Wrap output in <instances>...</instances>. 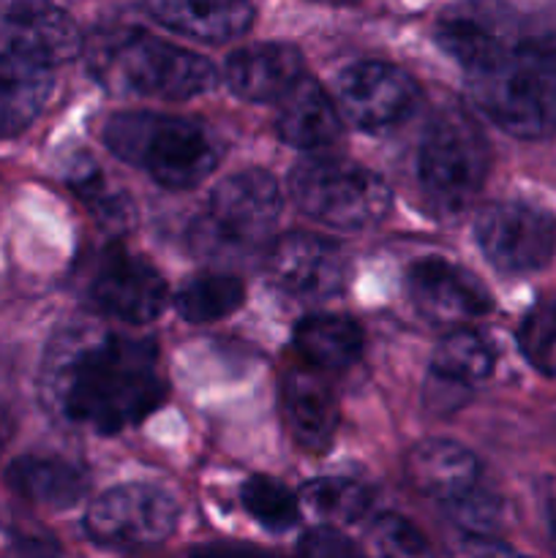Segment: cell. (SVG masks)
Here are the masks:
<instances>
[{
  "instance_id": "1f68e13d",
  "label": "cell",
  "mask_w": 556,
  "mask_h": 558,
  "mask_svg": "<svg viewBox=\"0 0 556 558\" xmlns=\"http://www.w3.org/2000/svg\"><path fill=\"white\" fill-rule=\"evenodd\" d=\"M463 558H527L516 550H510L507 545L496 543V539H485V537H467L463 539Z\"/></svg>"
},
{
  "instance_id": "8992f818",
  "label": "cell",
  "mask_w": 556,
  "mask_h": 558,
  "mask_svg": "<svg viewBox=\"0 0 556 558\" xmlns=\"http://www.w3.org/2000/svg\"><path fill=\"white\" fill-rule=\"evenodd\" d=\"M278 216L281 191L276 180L259 169H249L213 189L205 210L191 229V243L213 259L249 254L270 238Z\"/></svg>"
},
{
  "instance_id": "30bf717a",
  "label": "cell",
  "mask_w": 556,
  "mask_h": 558,
  "mask_svg": "<svg viewBox=\"0 0 556 558\" xmlns=\"http://www.w3.org/2000/svg\"><path fill=\"white\" fill-rule=\"evenodd\" d=\"M420 104V87L392 63L363 60L341 71L336 82V107L360 131H390Z\"/></svg>"
},
{
  "instance_id": "d6a6232c",
  "label": "cell",
  "mask_w": 556,
  "mask_h": 558,
  "mask_svg": "<svg viewBox=\"0 0 556 558\" xmlns=\"http://www.w3.org/2000/svg\"><path fill=\"white\" fill-rule=\"evenodd\" d=\"M191 558H273L262 550L245 548V545H205V548H196Z\"/></svg>"
},
{
  "instance_id": "8fae6325",
  "label": "cell",
  "mask_w": 556,
  "mask_h": 558,
  "mask_svg": "<svg viewBox=\"0 0 556 558\" xmlns=\"http://www.w3.org/2000/svg\"><path fill=\"white\" fill-rule=\"evenodd\" d=\"M265 272L267 281L287 298L316 303L341 292L347 283V259L330 240L292 232L273 245Z\"/></svg>"
},
{
  "instance_id": "ffe728a7",
  "label": "cell",
  "mask_w": 556,
  "mask_h": 558,
  "mask_svg": "<svg viewBox=\"0 0 556 558\" xmlns=\"http://www.w3.org/2000/svg\"><path fill=\"white\" fill-rule=\"evenodd\" d=\"M407 474L423 494L442 505L480 485V461L469 447L450 439H423L409 450Z\"/></svg>"
},
{
  "instance_id": "83f0119b",
  "label": "cell",
  "mask_w": 556,
  "mask_h": 558,
  "mask_svg": "<svg viewBox=\"0 0 556 558\" xmlns=\"http://www.w3.org/2000/svg\"><path fill=\"white\" fill-rule=\"evenodd\" d=\"M445 510L467 537L494 539V534L501 532L507 518L505 501L496 494H491V490L480 488V485L467 490V494L456 496V499L445 501Z\"/></svg>"
},
{
  "instance_id": "4fadbf2b",
  "label": "cell",
  "mask_w": 556,
  "mask_h": 558,
  "mask_svg": "<svg viewBox=\"0 0 556 558\" xmlns=\"http://www.w3.org/2000/svg\"><path fill=\"white\" fill-rule=\"evenodd\" d=\"M407 289L414 308L436 325H463L494 308L488 289L478 278L436 256L409 267Z\"/></svg>"
},
{
  "instance_id": "ac0fdd59",
  "label": "cell",
  "mask_w": 556,
  "mask_h": 558,
  "mask_svg": "<svg viewBox=\"0 0 556 558\" xmlns=\"http://www.w3.org/2000/svg\"><path fill=\"white\" fill-rule=\"evenodd\" d=\"M164 27L205 44L234 41L254 22L251 0H150Z\"/></svg>"
},
{
  "instance_id": "9a60e30c",
  "label": "cell",
  "mask_w": 556,
  "mask_h": 558,
  "mask_svg": "<svg viewBox=\"0 0 556 558\" xmlns=\"http://www.w3.org/2000/svg\"><path fill=\"white\" fill-rule=\"evenodd\" d=\"M283 420L303 450H330L338 428V401L330 385L311 368H292L281 379Z\"/></svg>"
},
{
  "instance_id": "f1b7e54d",
  "label": "cell",
  "mask_w": 556,
  "mask_h": 558,
  "mask_svg": "<svg viewBox=\"0 0 556 558\" xmlns=\"http://www.w3.org/2000/svg\"><path fill=\"white\" fill-rule=\"evenodd\" d=\"M374 539L385 554L396 558H428V543L418 526L401 515H379L374 523Z\"/></svg>"
},
{
  "instance_id": "9c48e42d",
  "label": "cell",
  "mask_w": 556,
  "mask_h": 558,
  "mask_svg": "<svg viewBox=\"0 0 556 558\" xmlns=\"http://www.w3.org/2000/svg\"><path fill=\"white\" fill-rule=\"evenodd\" d=\"M474 238L491 267L507 276L537 272L556 251V221L518 202H496L480 210Z\"/></svg>"
},
{
  "instance_id": "f546056e",
  "label": "cell",
  "mask_w": 556,
  "mask_h": 558,
  "mask_svg": "<svg viewBox=\"0 0 556 558\" xmlns=\"http://www.w3.org/2000/svg\"><path fill=\"white\" fill-rule=\"evenodd\" d=\"M74 189L80 194V199H85L90 205V210H96L101 218L118 223L125 221V202L107 189V180L98 174V169L93 163L76 169Z\"/></svg>"
},
{
  "instance_id": "7a4b0ae2",
  "label": "cell",
  "mask_w": 556,
  "mask_h": 558,
  "mask_svg": "<svg viewBox=\"0 0 556 558\" xmlns=\"http://www.w3.org/2000/svg\"><path fill=\"white\" fill-rule=\"evenodd\" d=\"M474 107L518 140L556 134V41L523 38L501 47L467 71Z\"/></svg>"
},
{
  "instance_id": "2e32d148",
  "label": "cell",
  "mask_w": 556,
  "mask_h": 558,
  "mask_svg": "<svg viewBox=\"0 0 556 558\" xmlns=\"http://www.w3.org/2000/svg\"><path fill=\"white\" fill-rule=\"evenodd\" d=\"M223 76L243 101H281L294 82L303 80V54L292 44H254L227 60Z\"/></svg>"
},
{
  "instance_id": "3957f363",
  "label": "cell",
  "mask_w": 556,
  "mask_h": 558,
  "mask_svg": "<svg viewBox=\"0 0 556 558\" xmlns=\"http://www.w3.org/2000/svg\"><path fill=\"white\" fill-rule=\"evenodd\" d=\"M104 142L120 161L140 167L161 189L189 191L221 161V145L205 123L158 112H118L104 123Z\"/></svg>"
},
{
  "instance_id": "d590c367",
  "label": "cell",
  "mask_w": 556,
  "mask_h": 558,
  "mask_svg": "<svg viewBox=\"0 0 556 558\" xmlns=\"http://www.w3.org/2000/svg\"><path fill=\"white\" fill-rule=\"evenodd\" d=\"M545 311V319H548V325H551V330L556 332V303L551 305V308H543Z\"/></svg>"
},
{
  "instance_id": "d6986e66",
  "label": "cell",
  "mask_w": 556,
  "mask_h": 558,
  "mask_svg": "<svg viewBox=\"0 0 556 558\" xmlns=\"http://www.w3.org/2000/svg\"><path fill=\"white\" fill-rule=\"evenodd\" d=\"M276 129L298 150H325L341 140L343 125L336 101L311 76H303L281 98Z\"/></svg>"
},
{
  "instance_id": "4316f807",
  "label": "cell",
  "mask_w": 556,
  "mask_h": 558,
  "mask_svg": "<svg viewBox=\"0 0 556 558\" xmlns=\"http://www.w3.org/2000/svg\"><path fill=\"white\" fill-rule=\"evenodd\" d=\"M240 501L249 510V515L265 529H270V532H287L300 518L298 496L287 485L276 483L270 477L245 480L243 490H240Z\"/></svg>"
},
{
  "instance_id": "6da1fadb",
  "label": "cell",
  "mask_w": 556,
  "mask_h": 558,
  "mask_svg": "<svg viewBox=\"0 0 556 558\" xmlns=\"http://www.w3.org/2000/svg\"><path fill=\"white\" fill-rule=\"evenodd\" d=\"M47 387L65 420L107 436L140 425L167 398L156 343L107 330L65 338Z\"/></svg>"
},
{
  "instance_id": "5b68a950",
  "label": "cell",
  "mask_w": 556,
  "mask_h": 558,
  "mask_svg": "<svg viewBox=\"0 0 556 558\" xmlns=\"http://www.w3.org/2000/svg\"><path fill=\"white\" fill-rule=\"evenodd\" d=\"M289 191L311 221L338 232L376 227L392 205L390 185L379 174L343 158H309L298 163Z\"/></svg>"
},
{
  "instance_id": "cb8c5ba5",
  "label": "cell",
  "mask_w": 556,
  "mask_h": 558,
  "mask_svg": "<svg viewBox=\"0 0 556 558\" xmlns=\"http://www.w3.org/2000/svg\"><path fill=\"white\" fill-rule=\"evenodd\" d=\"M245 298L243 281L227 272H202L189 278L174 294V308L191 325H210L234 314Z\"/></svg>"
},
{
  "instance_id": "277c9868",
  "label": "cell",
  "mask_w": 556,
  "mask_h": 558,
  "mask_svg": "<svg viewBox=\"0 0 556 558\" xmlns=\"http://www.w3.org/2000/svg\"><path fill=\"white\" fill-rule=\"evenodd\" d=\"M87 58L98 80L125 96L185 101L216 85L210 60L134 27L98 36Z\"/></svg>"
},
{
  "instance_id": "7402d4cb",
  "label": "cell",
  "mask_w": 556,
  "mask_h": 558,
  "mask_svg": "<svg viewBox=\"0 0 556 558\" xmlns=\"http://www.w3.org/2000/svg\"><path fill=\"white\" fill-rule=\"evenodd\" d=\"M9 485L25 499L52 510H69L87 490L85 474L58 458H22L11 463Z\"/></svg>"
},
{
  "instance_id": "484cf974",
  "label": "cell",
  "mask_w": 556,
  "mask_h": 558,
  "mask_svg": "<svg viewBox=\"0 0 556 558\" xmlns=\"http://www.w3.org/2000/svg\"><path fill=\"white\" fill-rule=\"evenodd\" d=\"M436 41L463 69L472 71L483 65L501 47L505 38L491 31L485 22L472 20V16H447L436 27Z\"/></svg>"
},
{
  "instance_id": "603a6c76",
  "label": "cell",
  "mask_w": 556,
  "mask_h": 558,
  "mask_svg": "<svg viewBox=\"0 0 556 558\" xmlns=\"http://www.w3.org/2000/svg\"><path fill=\"white\" fill-rule=\"evenodd\" d=\"M494 371V349L480 332L458 327L447 332L431 357V376L452 387L469 390L478 381L488 379Z\"/></svg>"
},
{
  "instance_id": "4dcf8cb0",
  "label": "cell",
  "mask_w": 556,
  "mask_h": 558,
  "mask_svg": "<svg viewBox=\"0 0 556 558\" xmlns=\"http://www.w3.org/2000/svg\"><path fill=\"white\" fill-rule=\"evenodd\" d=\"M300 558H365L363 550L333 526H316L300 539Z\"/></svg>"
},
{
  "instance_id": "5bb4252c",
  "label": "cell",
  "mask_w": 556,
  "mask_h": 558,
  "mask_svg": "<svg viewBox=\"0 0 556 558\" xmlns=\"http://www.w3.org/2000/svg\"><path fill=\"white\" fill-rule=\"evenodd\" d=\"M52 93V69L27 58L14 41L0 5V136L25 131Z\"/></svg>"
},
{
  "instance_id": "e575fe53",
  "label": "cell",
  "mask_w": 556,
  "mask_h": 558,
  "mask_svg": "<svg viewBox=\"0 0 556 558\" xmlns=\"http://www.w3.org/2000/svg\"><path fill=\"white\" fill-rule=\"evenodd\" d=\"M16 558H55V550L44 543H27L22 545Z\"/></svg>"
},
{
  "instance_id": "44dd1931",
  "label": "cell",
  "mask_w": 556,
  "mask_h": 558,
  "mask_svg": "<svg viewBox=\"0 0 556 558\" xmlns=\"http://www.w3.org/2000/svg\"><path fill=\"white\" fill-rule=\"evenodd\" d=\"M294 349L311 368L341 371L363 352V332L347 316L314 314L294 327Z\"/></svg>"
},
{
  "instance_id": "ba28073f",
  "label": "cell",
  "mask_w": 556,
  "mask_h": 558,
  "mask_svg": "<svg viewBox=\"0 0 556 558\" xmlns=\"http://www.w3.org/2000/svg\"><path fill=\"white\" fill-rule=\"evenodd\" d=\"M178 526V505L153 485H118L98 496L85 515V529L98 545L145 548L158 545Z\"/></svg>"
},
{
  "instance_id": "d4e9b609",
  "label": "cell",
  "mask_w": 556,
  "mask_h": 558,
  "mask_svg": "<svg viewBox=\"0 0 556 558\" xmlns=\"http://www.w3.org/2000/svg\"><path fill=\"white\" fill-rule=\"evenodd\" d=\"M300 501L327 523H354L371 510L368 488L347 477L311 480Z\"/></svg>"
},
{
  "instance_id": "7c38bea8",
  "label": "cell",
  "mask_w": 556,
  "mask_h": 558,
  "mask_svg": "<svg viewBox=\"0 0 556 558\" xmlns=\"http://www.w3.org/2000/svg\"><path fill=\"white\" fill-rule=\"evenodd\" d=\"M90 294L109 319L125 325H147L167 305V283L156 267L120 248L109 251L101 259Z\"/></svg>"
},
{
  "instance_id": "52a82bcc",
  "label": "cell",
  "mask_w": 556,
  "mask_h": 558,
  "mask_svg": "<svg viewBox=\"0 0 556 558\" xmlns=\"http://www.w3.org/2000/svg\"><path fill=\"white\" fill-rule=\"evenodd\" d=\"M488 163V140L467 109L447 107L434 114L420 145L418 174L423 194L442 213H458L472 202Z\"/></svg>"
},
{
  "instance_id": "836d02e7",
  "label": "cell",
  "mask_w": 556,
  "mask_h": 558,
  "mask_svg": "<svg viewBox=\"0 0 556 558\" xmlns=\"http://www.w3.org/2000/svg\"><path fill=\"white\" fill-rule=\"evenodd\" d=\"M545 515H548V532H551V543L556 548V480H548L545 485Z\"/></svg>"
},
{
  "instance_id": "e0dca14e",
  "label": "cell",
  "mask_w": 556,
  "mask_h": 558,
  "mask_svg": "<svg viewBox=\"0 0 556 558\" xmlns=\"http://www.w3.org/2000/svg\"><path fill=\"white\" fill-rule=\"evenodd\" d=\"M3 9L14 41L36 63L52 69L80 52V31L74 20L58 5L44 3V0H14Z\"/></svg>"
}]
</instances>
